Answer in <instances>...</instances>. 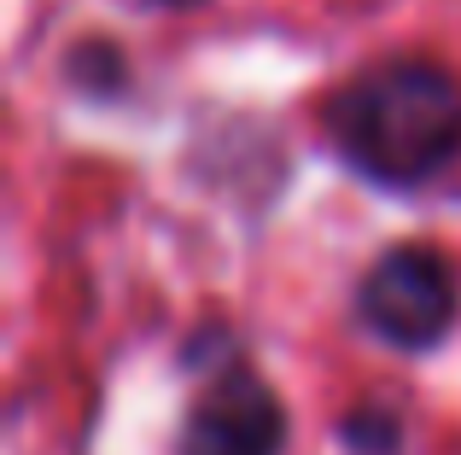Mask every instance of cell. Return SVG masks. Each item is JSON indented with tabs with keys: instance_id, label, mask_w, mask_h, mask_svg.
I'll return each instance as SVG.
<instances>
[{
	"instance_id": "obj_1",
	"label": "cell",
	"mask_w": 461,
	"mask_h": 455,
	"mask_svg": "<svg viewBox=\"0 0 461 455\" xmlns=\"http://www.w3.org/2000/svg\"><path fill=\"white\" fill-rule=\"evenodd\" d=\"M327 147L374 187H427L461 158V76L432 58H385L350 76L321 112Z\"/></svg>"
},
{
	"instance_id": "obj_2",
	"label": "cell",
	"mask_w": 461,
	"mask_h": 455,
	"mask_svg": "<svg viewBox=\"0 0 461 455\" xmlns=\"http://www.w3.org/2000/svg\"><path fill=\"white\" fill-rule=\"evenodd\" d=\"M456 316H461L456 269L432 245H392L357 281V321L403 356H420L432 344H444Z\"/></svg>"
},
{
	"instance_id": "obj_3",
	"label": "cell",
	"mask_w": 461,
	"mask_h": 455,
	"mask_svg": "<svg viewBox=\"0 0 461 455\" xmlns=\"http://www.w3.org/2000/svg\"><path fill=\"white\" fill-rule=\"evenodd\" d=\"M286 450V403L240 351L216 356L211 379L176 426V455H281Z\"/></svg>"
},
{
	"instance_id": "obj_4",
	"label": "cell",
	"mask_w": 461,
	"mask_h": 455,
	"mask_svg": "<svg viewBox=\"0 0 461 455\" xmlns=\"http://www.w3.org/2000/svg\"><path fill=\"white\" fill-rule=\"evenodd\" d=\"M65 70H70V82H77L82 94H94V100H112V94H123V82H129L123 53H117L112 41H82Z\"/></svg>"
},
{
	"instance_id": "obj_5",
	"label": "cell",
	"mask_w": 461,
	"mask_h": 455,
	"mask_svg": "<svg viewBox=\"0 0 461 455\" xmlns=\"http://www.w3.org/2000/svg\"><path fill=\"white\" fill-rule=\"evenodd\" d=\"M339 433H345L350 455H397V450H403V421H397L385 403H368V409L345 415Z\"/></svg>"
},
{
	"instance_id": "obj_6",
	"label": "cell",
	"mask_w": 461,
	"mask_h": 455,
	"mask_svg": "<svg viewBox=\"0 0 461 455\" xmlns=\"http://www.w3.org/2000/svg\"><path fill=\"white\" fill-rule=\"evenodd\" d=\"M152 6H193V0H152Z\"/></svg>"
}]
</instances>
